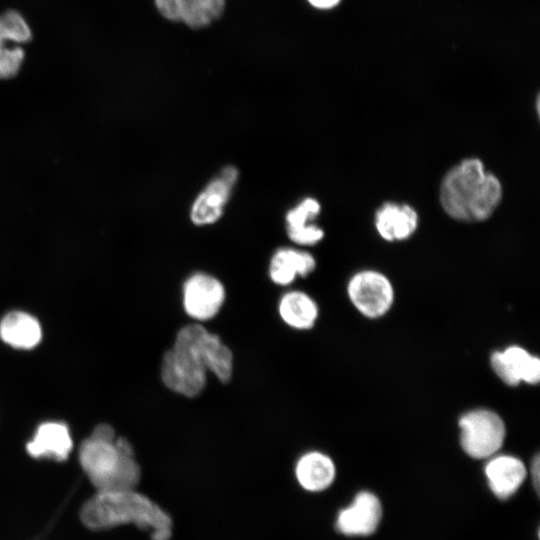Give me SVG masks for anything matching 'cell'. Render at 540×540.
Masks as SVG:
<instances>
[{"label":"cell","mask_w":540,"mask_h":540,"mask_svg":"<svg viewBox=\"0 0 540 540\" xmlns=\"http://www.w3.org/2000/svg\"><path fill=\"white\" fill-rule=\"evenodd\" d=\"M484 472L489 488L500 499L515 494L527 476V468L521 459L498 453L488 458Z\"/></svg>","instance_id":"obj_14"},{"label":"cell","mask_w":540,"mask_h":540,"mask_svg":"<svg viewBox=\"0 0 540 540\" xmlns=\"http://www.w3.org/2000/svg\"><path fill=\"white\" fill-rule=\"evenodd\" d=\"M341 0H308V2L318 9H330L339 4Z\"/></svg>","instance_id":"obj_23"},{"label":"cell","mask_w":540,"mask_h":540,"mask_svg":"<svg viewBox=\"0 0 540 540\" xmlns=\"http://www.w3.org/2000/svg\"><path fill=\"white\" fill-rule=\"evenodd\" d=\"M31 38V30L18 12L9 10L0 15V79L18 73L24 59V51L19 45Z\"/></svg>","instance_id":"obj_9"},{"label":"cell","mask_w":540,"mask_h":540,"mask_svg":"<svg viewBox=\"0 0 540 540\" xmlns=\"http://www.w3.org/2000/svg\"><path fill=\"white\" fill-rule=\"evenodd\" d=\"M80 519L92 530L135 524L149 532L151 540H170L172 536L171 517L135 489L97 491L83 504Z\"/></svg>","instance_id":"obj_3"},{"label":"cell","mask_w":540,"mask_h":540,"mask_svg":"<svg viewBox=\"0 0 540 540\" xmlns=\"http://www.w3.org/2000/svg\"><path fill=\"white\" fill-rule=\"evenodd\" d=\"M233 369V353L220 336L200 323H190L178 330L164 353L160 376L170 391L191 398L204 390L208 372L226 383Z\"/></svg>","instance_id":"obj_1"},{"label":"cell","mask_w":540,"mask_h":540,"mask_svg":"<svg viewBox=\"0 0 540 540\" xmlns=\"http://www.w3.org/2000/svg\"><path fill=\"white\" fill-rule=\"evenodd\" d=\"M490 364L494 373L507 385L516 386L521 382L537 384L540 380V359L518 345L493 352Z\"/></svg>","instance_id":"obj_10"},{"label":"cell","mask_w":540,"mask_h":540,"mask_svg":"<svg viewBox=\"0 0 540 540\" xmlns=\"http://www.w3.org/2000/svg\"><path fill=\"white\" fill-rule=\"evenodd\" d=\"M239 178L235 166L227 165L198 193L191 204L189 218L198 227L213 225L220 220Z\"/></svg>","instance_id":"obj_8"},{"label":"cell","mask_w":540,"mask_h":540,"mask_svg":"<svg viewBox=\"0 0 540 540\" xmlns=\"http://www.w3.org/2000/svg\"><path fill=\"white\" fill-rule=\"evenodd\" d=\"M321 203L314 197L307 196L285 213L286 232L298 230L311 223L321 213Z\"/></svg>","instance_id":"obj_20"},{"label":"cell","mask_w":540,"mask_h":540,"mask_svg":"<svg viewBox=\"0 0 540 540\" xmlns=\"http://www.w3.org/2000/svg\"><path fill=\"white\" fill-rule=\"evenodd\" d=\"M531 476H532V480H533V484H534V487L536 490H538L539 488V479H540V476H539V472H540V461H539V456L536 455L531 463Z\"/></svg>","instance_id":"obj_22"},{"label":"cell","mask_w":540,"mask_h":540,"mask_svg":"<svg viewBox=\"0 0 540 540\" xmlns=\"http://www.w3.org/2000/svg\"><path fill=\"white\" fill-rule=\"evenodd\" d=\"M503 185L477 157L453 165L441 179L438 199L444 213L462 223H480L491 218L503 199Z\"/></svg>","instance_id":"obj_2"},{"label":"cell","mask_w":540,"mask_h":540,"mask_svg":"<svg viewBox=\"0 0 540 540\" xmlns=\"http://www.w3.org/2000/svg\"><path fill=\"white\" fill-rule=\"evenodd\" d=\"M382 517V506L376 495L359 492L336 519V528L344 535L367 536L377 529Z\"/></svg>","instance_id":"obj_11"},{"label":"cell","mask_w":540,"mask_h":540,"mask_svg":"<svg viewBox=\"0 0 540 540\" xmlns=\"http://www.w3.org/2000/svg\"><path fill=\"white\" fill-rule=\"evenodd\" d=\"M317 262L312 253L295 247H280L272 254L268 275L279 286H288L297 277L305 278L316 269Z\"/></svg>","instance_id":"obj_15"},{"label":"cell","mask_w":540,"mask_h":540,"mask_svg":"<svg viewBox=\"0 0 540 540\" xmlns=\"http://www.w3.org/2000/svg\"><path fill=\"white\" fill-rule=\"evenodd\" d=\"M155 4L166 19L200 28L220 17L225 0H155Z\"/></svg>","instance_id":"obj_13"},{"label":"cell","mask_w":540,"mask_h":540,"mask_svg":"<svg viewBox=\"0 0 540 540\" xmlns=\"http://www.w3.org/2000/svg\"><path fill=\"white\" fill-rule=\"evenodd\" d=\"M73 448L69 428L62 422H45L38 426L26 450L35 458L64 461Z\"/></svg>","instance_id":"obj_16"},{"label":"cell","mask_w":540,"mask_h":540,"mask_svg":"<svg viewBox=\"0 0 540 540\" xmlns=\"http://www.w3.org/2000/svg\"><path fill=\"white\" fill-rule=\"evenodd\" d=\"M41 337L38 320L26 312H9L0 322V338L14 348L31 349L40 342Z\"/></svg>","instance_id":"obj_18"},{"label":"cell","mask_w":540,"mask_h":540,"mask_svg":"<svg viewBox=\"0 0 540 540\" xmlns=\"http://www.w3.org/2000/svg\"><path fill=\"white\" fill-rule=\"evenodd\" d=\"M278 313L289 327L307 330L314 326L319 309L316 301L309 294L300 290H291L281 296Z\"/></svg>","instance_id":"obj_19"},{"label":"cell","mask_w":540,"mask_h":540,"mask_svg":"<svg viewBox=\"0 0 540 540\" xmlns=\"http://www.w3.org/2000/svg\"><path fill=\"white\" fill-rule=\"evenodd\" d=\"M353 307L364 317L378 319L386 315L394 304L395 290L387 275L375 269L355 272L346 286Z\"/></svg>","instance_id":"obj_6"},{"label":"cell","mask_w":540,"mask_h":540,"mask_svg":"<svg viewBox=\"0 0 540 540\" xmlns=\"http://www.w3.org/2000/svg\"><path fill=\"white\" fill-rule=\"evenodd\" d=\"M286 234L291 242L302 247L317 245L325 236L324 229L315 222Z\"/></svg>","instance_id":"obj_21"},{"label":"cell","mask_w":540,"mask_h":540,"mask_svg":"<svg viewBox=\"0 0 540 540\" xmlns=\"http://www.w3.org/2000/svg\"><path fill=\"white\" fill-rule=\"evenodd\" d=\"M373 222L381 239L386 242H402L416 233L420 218L410 204L386 201L375 211Z\"/></svg>","instance_id":"obj_12"},{"label":"cell","mask_w":540,"mask_h":540,"mask_svg":"<svg viewBox=\"0 0 540 540\" xmlns=\"http://www.w3.org/2000/svg\"><path fill=\"white\" fill-rule=\"evenodd\" d=\"M226 298V289L220 279L207 272H194L182 285V303L185 313L202 322L214 318Z\"/></svg>","instance_id":"obj_7"},{"label":"cell","mask_w":540,"mask_h":540,"mask_svg":"<svg viewBox=\"0 0 540 540\" xmlns=\"http://www.w3.org/2000/svg\"><path fill=\"white\" fill-rule=\"evenodd\" d=\"M460 444L474 459H488L497 454L506 438L502 417L486 408L473 409L459 419Z\"/></svg>","instance_id":"obj_5"},{"label":"cell","mask_w":540,"mask_h":540,"mask_svg":"<svg viewBox=\"0 0 540 540\" xmlns=\"http://www.w3.org/2000/svg\"><path fill=\"white\" fill-rule=\"evenodd\" d=\"M336 467L330 456L320 451L303 454L295 465V476L300 486L310 492H320L331 486Z\"/></svg>","instance_id":"obj_17"},{"label":"cell","mask_w":540,"mask_h":540,"mask_svg":"<svg viewBox=\"0 0 540 540\" xmlns=\"http://www.w3.org/2000/svg\"><path fill=\"white\" fill-rule=\"evenodd\" d=\"M79 462L97 491L135 489L141 478L132 445L108 424L97 425L83 440Z\"/></svg>","instance_id":"obj_4"}]
</instances>
